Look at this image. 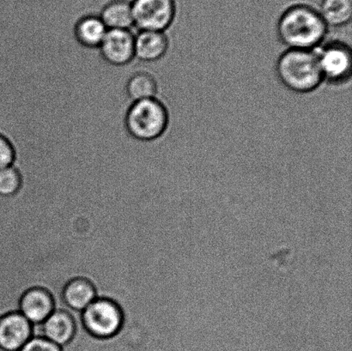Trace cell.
I'll return each mask as SVG.
<instances>
[{
  "label": "cell",
  "instance_id": "cell-1",
  "mask_svg": "<svg viewBox=\"0 0 352 351\" xmlns=\"http://www.w3.org/2000/svg\"><path fill=\"white\" fill-rule=\"evenodd\" d=\"M277 31L279 40L288 49L315 50L325 39L329 26L318 10L295 5L282 14Z\"/></svg>",
  "mask_w": 352,
  "mask_h": 351
},
{
  "label": "cell",
  "instance_id": "cell-2",
  "mask_svg": "<svg viewBox=\"0 0 352 351\" xmlns=\"http://www.w3.org/2000/svg\"><path fill=\"white\" fill-rule=\"evenodd\" d=\"M276 73L285 87L299 94L316 91L324 81L315 50L285 51L276 63Z\"/></svg>",
  "mask_w": 352,
  "mask_h": 351
},
{
  "label": "cell",
  "instance_id": "cell-3",
  "mask_svg": "<svg viewBox=\"0 0 352 351\" xmlns=\"http://www.w3.org/2000/svg\"><path fill=\"white\" fill-rule=\"evenodd\" d=\"M171 120V110L160 100L153 98L133 102L126 125L134 139L153 141L166 133Z\"/></svg>",
  "mask_w": 352,
  "mask_h": 351
},
{
  "label": "cell",
  "instance_id": "cell-4",
  "mask_svg": "<svg viewBox=\"0 0 352 351\" xmlns=\"http://www.w3.org/2000/svg\"><path fill=\"white\" fill-rule=\"evenodd\" d=\"M131 5L138 30L165 32L177 16L176 0H133Z\"/></svg>",
  "mask_w": 352,
  "mask_h": 351
},
{
  "label": "cell",
  "instance_id": "cell-5",
  "mask_svg": "<svg viewBox=\"0 0 352 351\" xmlns=\"http://www.w3.org/2000/svg\"><path fill=\"white\" fill-rule=\"evenodd\" d=\"M82 319L85 329L98 339L116 336L123 321L118 306L102 298H96L82 312Z\"/></svg>",
  "mask_w": 352,
  "mask_h": 351
},
{
  "label": "cell",
  "instance_id": "cell-6",
  "mask_svg": "<svg viewBox=\"0 0 352 351\" xmlns=\"http://www.w3.org/2000/svg\"><path fill=\"white\" fill-rule=\"evenodd\" d=\"M317 54L323 80L336 85L350 80L352 54L351 47L346 43L334 41L317 51Z\"/></svg>",
  "mask_w": 352,
  "mask_h": 351
},
{
  "label": "cell",
  "instance_id": "cell-7",
  "mask_svg": "<svg viewBox=\"0 0 352 351\" xmlns=\"http://www.w3.org/2000/svg\"><path fill=\"white\" fill-rule=\"evenodd\" d=\"M137 29L108 30L104 39L100 45L102 56L109 64L123 65L129 64L134 58V37Z\"/></svg>",
  "mask_w": 352,
  "mask_h": 351
},
{
  "label": "cell",
  "instance_id": "cell-8",
  "mask_svg": "<svg viewBox=\"0 0 352 351\" xmlns=\"http://www.w3.org/2000/svg\"><path fill=\"white\" fill-rule=\"evenodd\" d=\"M170 46V36L167 31L137 30L134 37V57L146 63H153L166 56Z\"/></svg>",
  "mask_w": 352,
  "mask_h": 351
},
{
  "label": "cell",
  "instance_id": "cell-9",
  "mask_svg": "<svg viewBox=\"0 0 352 351\" xmlns=\"http://www.w3.org/2000/svg\"><path fill=\"white\" fill-rule=\"evenodd\" d=\"M32 324L20 313L0 318V349L19 351L32 337Z\"/></svg>",
  "mask_w": 352,
  "mask_h": 351
},
{
  "label": "cell",
  "instance_id": "cell-10",
  "mask_svg": "<svg viewBox=\"0 0 352 351\" xmlns=\"http://www.w3.org/2000/svg\"><path fill=\"white\" fill-rule=\"evenodd\" d=\"M75 329L74 321L70 315L54 311L41 325H32V337H43L62 348L74 339Z\"/></svg>",
  "mask_w": 352,
  "mask_h": 351
},
{
  "label": "cell",
  "instance_id": "cell-11",
  "mask_svg": "<svg viewBox=\"0 0 352 351\" xmlns=\"http://www.w3.org/2000/svg\"><path fill=\"white\" fill-rule=\"evenodd\" d=\"M126 91L133 102L156 98L167 105L164 94V81L161 73L143 71L133 75L127 82Z\"/></svg>",
  "mask_w": 352,
  "mask_h": 351
},
{
  "label": "cell",
  "instance_id": "cell-12",
  "mask_svg": "<svg viewBox=\"0 0 352 351\" xmlns=\"http://www.w3.org/2000/svg\"><path fill=\"white\" fill-rule=\"evenodd\" d=\"M54 311L53 299L43 288H31L20 302V314L32 325H41Z\"/></svg>",
  "mask_w": 352,
  "mask_h": 351
},
{
  "label": "cell",
  "instance_id": "cell-13",
  "mask_svg": "<svg viewBox=\"0 0 352 351\" xmlns=\"http://www.w3.org/2000/svg\"><path fill=\"white\" fill-rule=\"evenodd\" d=\"M65 304L72 310L82 313L98 298L94 287L89 281L77 278L65 286L63 292Z\"/></svg>",
  "mask_w": 352,
  "mask_h": 351
},
{
  "label": "cell",
  "instance_id": "cell-14",
  "mask_svg": "<svg viewBox=\"0 0 352 351\" xmlns=\"http://www.w3.org/2000/svg\"><path fill=\"white\" fill-rule=\"evenodd\" d=\"M127 1L117 0L102 10L100 19L108 30H132L134 27L132 5Z\"/></svg>",
  "mask_w": 352,
  "mask_h": 351
},
{
  "label": "cell",
  "instance_id": "cell-15",
  "mask_svg": "<svg viewBox=\"0 0 352 351\" xmlns=\"http://www.w3.org/2000/svg\"><path fill=\"white\" fill-rule=\"evenodd\" d=\"M319 13L327 26L343 27L351 22L352 0H322Z\"/></svg>",
  "mask_w": 352,
  "mask_h": 351
},
{
  "label": "cell",
  "instance_id": "cell-16",
  "mask_svg": "<svg viewBox=\"0 0 352 351\" xmlns=\"http://www.w3.org/2000/svg\"><path fill=\"white\" fill-rule=\"evenodd\" d=\"M108 31L99 16H87L79 21L76 27V36L79 43L91 48H98Z\"/></svg>",
  "mask_w": 352,
  "mask_h": 351
},
{
  "label": "cell",
  "instance_id": "cell-17",
  "mask_svg": "<svg viewBox=\"0 0 352 351\" xmlns=\"http://www.w3.org/2000/svg\"><path fill=\"white\" fill-rule=\"evenodd\" d=\"M19 172L12 166L0 168V196L7 197L16 194L20 188Z\"/></svg>",
  "mask_w": 352,
  "mask_h": 351
},
{
  "label": "cell",
  "instance_id": "cell-18",
  "mask_svg": "<svg viewBox=\"0 0 352 351\" xmlns=\"http://www.w3.org/2000/svg\"><path fill=\"white\" fill-rule=\"evenodd\" d=\"M19 351H61V348L43 337H31Z\"/></svg>",
  "mask_w": 352,
  "mask_h": 351
},
{
  "label": "cell",
  "instance_id": "cell-19",
  "mask_svg": "<svg viewBox=\"0 0 352 351\" xmlns=\"http://www.w3.org/2000/svg\"><path fill=\"white\" fill-rule=\"evenodd\" d=\"M14 161V150L9 141L0 135V168L12 166Z\"/></svg>",
  "mask_w": 352,
  "mask_h": 351
}]
</instances>
